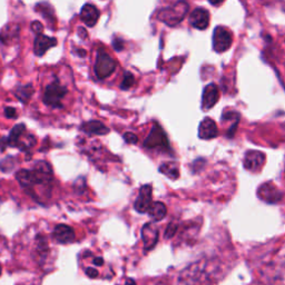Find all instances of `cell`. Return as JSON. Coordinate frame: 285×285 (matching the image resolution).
<instances>
[{
  "instance_id": "d590c367",
  "label": "cell",
  "mask_w": 285,
  "mask_h": 285,
  "mask_svg": "<svg viewBox=\"0 0 285 285\" xmlns=\"http://www.w3.org/2000/svg\"><path fill=\"white\" fill-rule=\"evenodd\" d=\"M125 285H136V283L133 279H128L125 283Z\"/></svg>"
},
{
  "instance_id": "ffe728a7",
  "label": "cell",
  "mask_w": 285,
  "mask_h": 285,
  "mask_svg": "<svg viewBox=\"0 0 285 285\" xmlns=\"http://www.w3.org/2000/svg\"><path fill=\"white\" fill-rule=\"evenodd\" d=\"M148 215L154 221H161L167 214V208H166L165 204L161 202H153L148 210Z\"/></svg>"
},
{
  "instance_id": "8992f818",
  "label": "cell",
  "mask_w": 285,
  "mask_h": 285,
  "mask_svg": "<svg viewBox=\"0 0 285 285\" xmlns=\"http://www.w3.org/2000/svg\"><path fill=\"white\" fill-rule=\"evenodd\" d=\"M67 89L61 86L58 83L50 84L46 88L44 94V103L50 107H61V99L65 97Z\"/></svg>"
},
{
  "instance_id": "d6986e66",
  "label": "cell",
  "mask_w": 285,
  "mask_h": 285,
  "mask_svg": "<svg viewBox=\"0 0 285 285\" xmlns=\"http://www.w3.org/2000/svg\"><path fill=\"white\" fill-rule=\"evenodd\" d=\"M82 131L88 135H106L109 133V128L98 121H90L83 124Z\"/></svg>"
},
{
  "instance_id": "44dd1931",
  "label": "cell",
  "mask_w": 285,
  "mask_h": 285,
  "mask_svg": "<svg viewBox=\"0 0 285 285\" xmlns=\"http://www.w3.org/2000/svg\"><path fill=\"white\" fill-rule=\"evenodd\" d=\"M159 172L164 174L165 176L169 177L170 179H176L179 176V168L176 163L173 161H168V163H164L160 165Z\"/></svg>"
},
{
  "instance_id": "9a60e30c",
  "label": "cell",
  "mask_w": 285,
  "mask_h": 285,
  "mask_svg": "<svg viewBox=\"0 0 285 285\" xmlns=\"http://www.w3.org/2000/svg\"><path fill=\"white\" fill-rule=\"evenodd\" d=\"M218 135V128L216 123L211 118H204L198 127V137L201 140H212Z\"/></svg>"
},
{
  "instance_id": "7402d4cb",
  "label": "cell",
  "mask_w": 285,
  "mask_h": 285,
  "mask_svg": "<svg viewBox=\"0 0 285 285\" xmlns=\"http://www.w3.org/2000/svg\"><path fill=\"white\" fill-rule=\"evenodd\" d=\"M35 145H36V139H35V137L32 136V135H30V134H26V132H25L20 136V139H19L18 142H16L15 147H17V148L21 149L23 151H26V150L31 149Z\"/></svg>"
},
{
  "instance_id": "e575fe53",
  "label": "cell",
  "mask_w": 285,
  "mask_h": 285,
  "mask_svg": "<svg viewBox=\"0 0 285 285\" xmlns=\"http://www.w3.org/2000/svg\"><path fill=\"white\" fill-rule=\"evenodd\" d=\"M79 32H82V38H86L87 37V31L85 30V29H83V28H79V30H78Z\"/></svg>"
},
{
  "instance_id": "6da1fadb",
  "label": "cell",
  "mask_w": 285,
  "mask_h": 285,
  "mask_svg": "<svg viewBox=\"0 0 285 285\" xmlns=\"http://www.w3.org/2000/svg\"><path fill=\"white\" fill-rule=\"evenodd\" d=\"M224 267L217 259H202L180 272L179 285H214L223 278Z\"/></svg>"
},
{
  "instance_id": "e0dca14e",
  "label": "cell",
  "mask_w": 285,
  "mask_h": 285,
  "mask_svg": "<svg viewBox=\"0 0 285 285\" xmlns=\"http://www.w3.org/2000/svg\"><path fill=\"white\" fill-rule=\"evenodd\" d=\"M57 45V40L55 38L47 37L45 35H37L34 46V51L37 56H44L45 53L51 47H55Z\"/></svg>"
},
{
  "instance_id": "3957f363",
  "label": "cell",
  "mask_w": 285,
  "mask_h": 285,
  "mask_svg": "<svg viewBox=\"0 0 285 285\" xmlns=\"http://www.w3.org/2000/svg\"><path fill=\"white\" fill-rule=\"evenodd\" d=\"M144 147L147 149H160V150H168L169 149V142L167 140L165 132L159 125H154L149 135L144 142Z\"/></svg>"
},
{
  "instance_id": "5bb4252c",
  "label": "cell",
  "mask_w": 285,
  "mask_h": 285,
  "mask_svg": "<svg viewBox=\"0 0 285 285\" xmlns=\"http://www.w3.org/2000/svg\"><path fill=\"white\" fill-rule=\"evenodd\" d=\"M53 236H54V239L60 244L73 243L76 239L73 227H70L66 224L57 225L54 230Z\"/></svg>"
},
{
  "instance_id": "7c38bea8",
  "label": "cell",
  "mask_w": 285,
  "mask_h": 285,
  "mask_svg": "<svg viewBox=\"0 0 285 285\" xmlns=\"http://www.w3.org/2000/svg\"><path fill=\"white\" fill-rule=\"evenodd\" d=\"M220 98V90L215 84H210L204 88L202 96V108L204 111L211 109L218 102Z\"/></svg>"
},
{
  "instance_id": "f1b7e54d",
  "label": "cell",
  "mask_w": 285,
  "mask_h": 285,
  "mask_svg": "<svg viewBox=\"0 0 285 285\" xmlns=\"http://www.w3.org/2000/svg\"><path fill=\"white\" fill-rule=\"evenodd\" d=\"M85 274H86L89 279H96V278H98L99 273L96 269L87 268L86 270H85Z\"/></svg>"
},
{
  "instance_id": "7a4b0ae2",
  "label": "cell",
  "mask_w": 285,
  "mask_h": 285,
  "mask_svg": "<svg viewBox=\"0 0 285 285\" xmlns=\"http://www.w3.org/2000/svg\"><path fill=\"white\" fill-rule=\"evenodd\" d=\"M188 3L185 0H179L169 7H166L157 13V18L161 22L169 27H175L183 21L188 12Z\"/></svg>"
},
{
  "instance_id": "4316f807",
  "label": "cell",
  "mask_w": 285,
  "mask_h": 285,
  "mask_svg": "<svg viewBox=\"0 0 285 285\" xmlns=\"http://www.w3.org/2000/svg\"><path fill=\"white\" fill-rule=\"evenodd\" d=\"M134 84H135V77L133 76V74L128 73L127 71V73H125V75H124V79H123L121 88L124 89V90L130 89Z\"/></svg>"
},
{
  "instance_id": "8fae6325",
  "label": "cell",
  "mask_w": 285,
  "mask_h": 285,
  "mask_svg": "<svg viewBox=\"0 0 285 285\" xmlns=\"http://www.w3.org/2000/svg\"><path fill=\"white\" fill-rule=\"evenodd\" d=\"M267 160V156L264 153L259 150H249L245 153L244 156V167L250 170V172H259L263 167Z\"/></svg>"
},
{
  "instance_id": "4dcf8cb0",
  "label": "cell",
  "mask_w": 285,
  "mask_h": 285,
  "mask_svg": "<svg viewBox=\"0 0 285 285\" xmlns=\"http://www.w3.org/2000/svg\"><path fill=\"white\" fill-rule=\"evenodd\" d=\"M31 29L34 30L37 35H40L41 31H42V25L40 22L38 21H34L31 23Z\"/></svg>"
},
{
  "instance_id": "836d02e7",
  "label": "cell",
  "mask_w": 285,
  "mask_h": 285,
  "mask_svg": "<svg viewBox=\"0 0 285 285\" xmlns=\"http://www.w3.org/2000/svg\"><path fill=\"white\" fill-rule=\"evenodd\" d=\"M212 4H214V6H218V4H221L224 0H208Z\"/></svg>"
},
{
  "instance_id": "74e56055",
  "label": "cell",
  "mask_w": 285,
  "mask_h": 285,
  "mask_svg": "<svg viewBox=\"0 0 285 285\" xmlns=\"http://www.w3.org/2000/svg\"><path fill=\"white\" fill-rule=\"evenodd\" d=\"M158 285H163V284H158Z\"/></svg>"
},
{
  "instance_id": "d4e9b609",
  "label": "cell",
  "mask_w": 285,
  "mask_h": 285,
  "mask_svg": "<svg viewBox=\"0 0 285 285\" xmlns=\"http://www.w3.org/2000/svg\"><path fill=\"white\" fill-rule=\"evenodd\" d=\"M32 93H34V89L30 86V85H27V86L19 87L16 92V96L19 98V101L22 103H27L28 99L31 97Z\"/></svg>"
},
{
  "instance_id": "ac0fdd59",
  "label": "cell",
  "mask_w": 285,
  "mask_h": 285,
  "mask_svg": "<svg viewBox=\"0 0 285 285\" xmlns=\"http://www.w3.org/2000/svg\"><path fill=\"white\" fill-rule=\"evenodd\" d=\"M16 178L20 184V186L23 187L27 191L34 188L37 184V180L35 177V174L32 169H20L18 170L16 174Z\"/></svg>"
},
{
  "instance_id": "30bf717a",
  "label": "cell",
  "mask_w": 285,
  "mask_h": 285,
  "mask_svg": "<svg viewBox=\"0 0 285 285\" xmlns=\"http://www.w3.org/2000/svg\"><path fill=\"white\" fill-rule=\"evenodd\" d=\"M159 231L154 223H146L142 229V240L144 243V250H153L158 242Z\"/></svg>"
},
{
  "instance_id": "52a82bcc",
  "label": "cell",
  "mask_w": 285,
  "mask_h": 285,
  "mask_svg": "<svg viewBox=\"0 0 285 285\" xmlns=\"http://www.w3.org/2000/svg\"><path fill=\"white\" fill-rule=\"evenodd\" d=\"M151 203H153V188H151V185H142L140 189L139 196H137L134 203L135 211L141 214L147 213Z\"/></svg>"
},
{
  "instance_id": "8d00e7d4",
  "label": "cell",
  "mask_w": 285,
  "mask_h": 285,
  "mask_svg": "<svg viewBox=\"0 0 285 285\" xmlns=\"http://www.w3.org/2000/svg\"><path fill=\"white\" fill-rule=\"evenodd\" d=\"M0 274H1V265H0Z\"/></svg>"
},
{
  "instance_id": "1f68e13d",
  "label": "cell",
  "mask_w": 285,
  "mask_h": 285,
  "mask_svg": "<svg viewBox=\"0 0 285 285\" xmlns=\"http://www.w3.org/2000/svg\"><path fill=\"white\" fill-rule=\"evenodd\" d=\"M114 47H115V49L116 50H122L123 49V41L121 39H118V40H114Z\"/></svg>"
},
{
  "instance_id": "d6a6232c",
  "label": "cell",
  "mask_w": 285,
  "mask_h": 285,
  "mask_svg": "<svg viewBox=\"0 0 285 285\" xmlns=\"http://www.w3.org/2000/svg\"><path fill=\"white\" fill-rule=\"evenodd\" d=\"M94 264L97 265V267H103V265H104L103 258H95L94 259Z\"/></svg>"
},
{
  "instance_id": "cb8c5ba5",
  "label": "cell",
  "mask_w": 285,
  "mask_h": 285,
  "mask_svg": "<svg viewBox=\"0 0 285 285\" xmlns=\"http://www.w3.org/2000/svg\"><path fill=\"white\" fill-rule=\"evenodd\" d=\"M18 31H19V28L18 26H6L0 32V40L2 42H9V40L12 39L13 36H18Z\"/></svg>"
},
{
  "instance_id": "2e32d148",
  "label": "cell",
  "mask_w": 285,
  "mask_h": 285,
  "mask_svg": "<svg viewBox=\"0 0 285 285\" xmlns=\"http://www.w3.org/2000/svg\"><path fill=\"white\" fill-rule=\"evenodd\" d=\"M99 18V11L98 9L93 6V4L87 3L82 8V11H80V19L82 21L85 22V25L88 27H94L96 25Z\"/></svg>"
},
{
  "instance_id": "5b68a950",
  "label": "cell",
  "mask_w": 285,
  "mask_h": 285,
  "mask_svg": "<svg viewBox=\"0 0 285 285\" xmlns=\"http://www.w3.org/2000/svg\"><path fill=\"white\" fill-rule=\"evenodd\" d=\"M233 37L230 30L225 27L218 26L215 28L213 34V48L216 53H224L232 46Z\"/></svg>"
},
{
  "instance_id": "f546056e",
  "label": "cell",
  "mask_w": 285,
  "mask_h": 285,
  "mask_svg": "<svg viewBox=\"0 0 285 285\" xmlns=\"http://www.w3.org/2000/svg\"><path fill=\"white\" fill-rule=\"evenodd\" d=\"M4 115H6L7 118H16L17 116L16 109L12 107H7L6 109H4Z\"/></svg>"
},
{
  "instance_id": "4fadbf2b",
  "label": "cell",
  "mask_w": 285,
  "mask_h": 285,
  "mask_svg": "<svg viewBox=\"0 0 285 285\" xmlns=\"http://www.w3.org/2000/svg\"><path fill=\"white\" fill-rule=\"evenodd\" d=\"M189 22L196 29H206L210 25V12L204 8H196L189 16Z\"/></svg>"
},
{
  "instance_id": "277c9868",
  "label": "cell",
  "mask_w": 285,
  "mask_h": 285,
  "mask_svg": "<svg viewBox=\"0 0 285 285\" xmlns=\"http://www.w3.org/2000/svg\"><path fill=\"white\" fill-rule=\"evenodd\" d=\"M116 68V63L111 56H109L105 51L102 49L98 51L96 63H95V74H96L97 78L104 79L107 78L109 75L114 73Z\"/></svg>"
},
{
  "instance_id": "ba28073f",
  "label": "cell",
  "mask_w": 285,
  "mask_h": 285,
  "mask_svg": "<svg viewBox=\"0 0 285 285\" xmlns=\"http://www.w3.org/2000/svg\"><path fill=\"white\" fill-rule=\"evenodd\" d=\"M258 196L269 204H275L283 198V193L273 183L267 182L259 187Z\"/></svg>"
},
{
  "instance_id": "9c48e42d",
  "label": "cell",
  "mask_w": 285,
  "mask_h": 285,
  "mask_svg": "<svg viewBox=\"0 0 285 285\" xmlns=\"http://www.w3.org/2000/svg\"><path fill=\"white\" fill-rule=\"evenodd\" d=\"M32 172L35 174L38 185H49L53 183V169H51V166L47 161H37L34 167H32Z\"/></svg>"
},
{
  "instance_id": "603a6c76",
  "label": "cell",
  "mask_w": 285,
  "mask_h": 285,
  "mask_svg": "<svg viewBox=\"0 0 285 285\" xmlns=\"http://www.w3.org/2000/svg\"><path fill=\"white\" fill-rule=\"evenodd\" d=\"M26 132V126L23 124H18L15 127L12 128L10 134H9V137L6 140V144L10 145L12 147H15L16 142H18V140L20 139V136Z\"/></svg>"
},
{
  "instance_id": "484cf974",
  "label": "cell",
  "mask_w": 285,
  "mask_h": 285,
  "mask_svg": "<svg viewBox=\"0 0 285 285\" xmlns=\"http://www.w3.org/2000/svg\"><path fill=\"white\" fill-rule=\"evenodd\" d=\"M178 227H179V225L176 221L170 222L165 230V239L169 240V239H172V237L176 235V233L178 231Z\"/></svg>"
},
{
  "instance_id": "83f0119b",
  "label": "cell",
  "mask_w": 285,
  "mask_h": 285,
  "mask_svg": "<svg viewBox=\"0 0 285 285\" xmlns=\"http://www.w3.org/2000/svg\"><path fill=\"white\" fill-rule=\"evenodd\" d=\"M124 141L127 144H136V142H139V137L135 134H133V133H126L124 135Z\"/></svg>"
}]
</instances>
